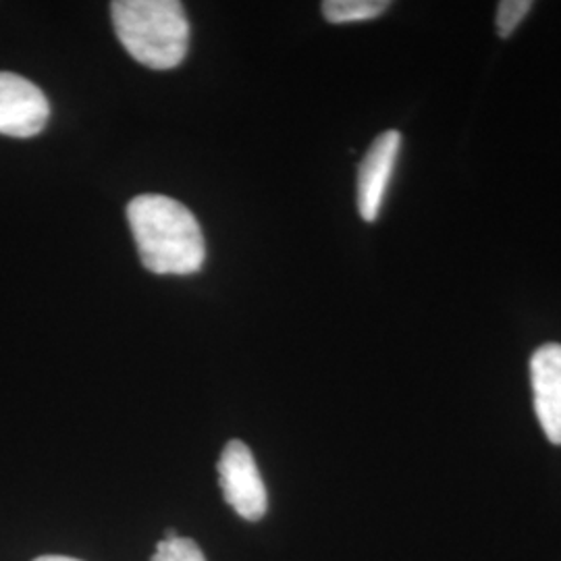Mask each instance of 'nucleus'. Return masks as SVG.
I'll use <instances>...</instances> for the list:
<instances>
[{"label":"nucleus","mask_w":561,"mask_h":561,"mask_svg":"<svg viewBox=\"0 0 561 561\" xmlns=\"http://www.w3.org/2000/svg\"><path fill=\"white\" fill-rule=\"evenodd\" d=\"M140 261L157 275H192L206 261L201 225L181 202L144 194L127 206Z\"/></svg>","instance_id":"1"},{"label":"nucleus","mask_w":561,"mask_h":561,"mask_svg":"<svg viewBox=\"0 0 561 561\" xmlns=\"http://www.w3.org/2000/svg\"><path fill=\"white\" fill-rule=\"evenodd\" d=\"M113 25L134 59L167 71L181 65L190 46V23L178 0H115Z\"/></svg>","instance_id":"2"},{"label":"nucleus","mask_w":561,"mask_h":561,"mask_svg":"<svg viewBox=\"0 0 561 561\" xmlns=\"http://www.w3.org/2000/svg\"><path fill=\"white\" fill-rule=\"evenodd\" d=\"M222 497L243 520L259 522L264 518L268 497L261 472L250 447L240 439L227 443L221 460L217 463Z\"/></svg>","instance_id":"3"},{"label":"nucleus","mask_w":561,"mask_h":561,"mask_svg":"<svg viewBox=\"0 0 561 561\" xmlns=\"http://www.w3.org/2000/svg\"><path fill=\"white\" fill-rule=\"evenodd\" d=\"M50 104L36 83L0 71V134L27 140L44 131Z\"/></svg>","instance_id":"4"},{"label":"nucleus","mask_w":561,"mask_h":561,"mask_svg":"<svg viewBox=\"0 0 561 561\" xmlns=\"http://www.w3.org/2000/svg\"><path fill=\"white\" fill-rule=\"evenodd\" d=\"M401 148V134L396 129L382 131L370 144L358 167V213L366 222H375L381 213L382 198L387 194Z\"/></svg>","instance_id":"5"},{"label":"nucleus","mask_w":561,"mask_h":561,"mask_svg":"<svg viewBox=\"0 0 561 561\" xmlns=\"http://www.w3.org/2000/svg\"><path fill=\"white\" fill-rule=\"evenodd\" d=\"M535 412L542 433L553 445H561V345L545 343L530 360Z\"/></svg>","instance_id":"6"},{"label":"nucleus","mask_w":561,"mask_h":561,"mask_svg":"<svg viewBox=\"0 0 561 561\" xmlns=\"http://www.w3.org/2000/svg\"><path fill=\"white\" fill-rule=\"evenodd\" d=\"M391 4L387 0H327L322 2V15L329 23H358L377 20Z\"/></svg>","instance_id":"7"},{"label":"nucleus","mask_w":561,"mask_h":561,"mask_svg":"<svg viewBox=\"0 0 561 561\" xmlns=\"http://www.w3.org/2000/svg\"><path fill=\"white\" fill-rule=\"evenodd\" d=\"M533 9V0H502L497 4V34L510 38Z\"/></svg>","instance_id":"8"},{"label":"nucleus","mask_w":561,"mask_h":561,"mask_svg":"<svg viewBox=\"0 0 561 561\" xmlns=\"http://www.w3.org/2000/svg\"><path fill=\"white\" fill-rule=\"evenodd\" d=\"M150 561H206L198 542L178 537L173 541L157 542V553Z\"/></svg>","instance_id":"9"},{"label":"nucleus","mask_w":561,"mask_h":561,"mask_svg":"<svg viewBox=\"0 0 561 561\" xmlns=\"http://www.w3.org/2000/svg\"><path fill=\"white\" fill-rule=\"evenodd\" d=\"M34 561H81L76 560V558H65V556H42V558H36Z\"/></svg>","instance_id":"10"},{"label":"nucleus","mask_w":561,"mask_h":561,"mask_svg":"<svg viewBox=\"0 0 561 561\" xmlns=\"http://www.w3.org/2000/svg\"><path fill=\"white\" fill-rule=\"evenodd\" d=\"M173 539H178V533H175L173 528H169V530L164 533V541H173Z\"/></svg>","instance_id":"11"}]
</instances>
